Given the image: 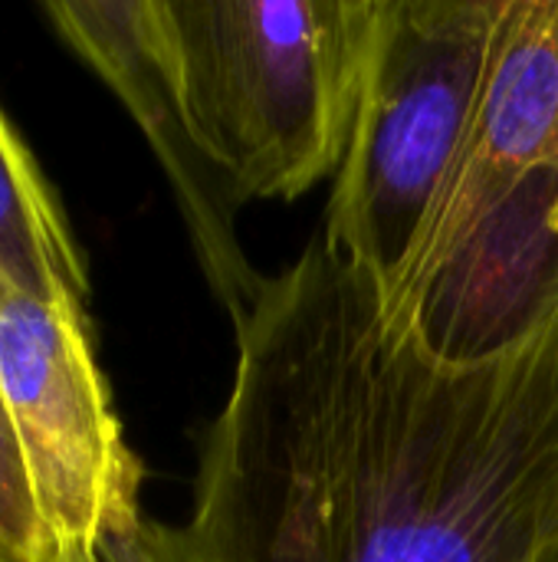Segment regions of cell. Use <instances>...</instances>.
I'll use <instances>...</instances> for the list:
<instances>
[{
    "instance_id": "8992f818",
    "label": "cell",
    "mask_w": 558,
    "mask_h": 562,
    "mask_svg": "<svg viewBox=\"0 0 558 562\" xmlns=\"http://www.w3.org/2000/svg\"><path fill=\"white\" fill-rule=\"evenodd\" d=\"M543 168H558V0H500L464 151L382 313H401L460 237Z\"/></svg>"
},
{
    "instance_id": "4fadbf2b",
    "label": "cell",
    "mask_w": 558,
    "mask_h": 562,
    "mask_svg": "<svg viewBox=\"0 0 558 562\" xmlns=\"http://www.w3.org/2000/svg\"><path fill=\"white\" fill-rule=\"evenodd\" d=\"M556 562H558V560H556Z\"/></svg>"
},
{
    "instance_id": "5b68a950",
    "label": "cell",
    "mask_w": 558,
    "mask_h": 562,
    "mask_svg": "<svg viewBox=\"0 0 558 562\" xmlns=\"http://www.w3.org/2000/svg\"><path fill=\"white\" fill-rule=\"evenodd\" d=\"M43 16L59 40L115 92L158 155L184 217L197 267L227 310L240 319L263 280L237 240V198L197 148L161 49L151 0H46Z\"/></svg>"
},
{
    "instance_id": "30bf717a",
    "label": "cell",
    "mask_w": 558,
    "mask_h": 562,
    "mask_svg": "<svg viewBox=\"0 0 558 562\" xmlns=\"http://www.w3.org/2000/svg\"><path fill=\"white\" fill-rule=\"evenodd\" d=\"M102 562H194L184 527H168L151 517H138L132 527L112 533L102 550Z\"/></svg>"
},
{
    "instance_id": "9c48e42d",
    "label": "cell",
    "mask_w": 558,
    "mask_h": 562,
    "mask_svg": "<svg viewBox=\"0 0 558 562\" xmlns=\"http://www.w3.org/2000/svg\"><path fill=\"white\" fill-rule=\"evenodd\" d=\"M0 543L16 562H36L39 557L36 514L3 405H0Z\"/></svg>"
},
{
    "instance_id": "7c38bea8",
    "label": "cell",
    "mask_w": 558,
    "mask_h": 562,
    "mask_svg": "<svg viewBox=\"0 0 558 562\" xmlns=\"http://www.w3.org/2000/svg\"><path fill=\"white\" fill-rule=\"evenodd\" d=\"M95 562H102V560H95Z\"/></svg>"
},
{
    "instance_id": "6da1fadb",
    "label": "cell",
    "mask_w": 558,
    "mask_h": 562,
    "mask_svg": "<svg viewBox=\"0 0 558 562\" xmlns=\"http://www.w3.org/2000/svg\"><path fill=\"white\" fill-rule=\"evenodd\" d=\"M194 562H556L558 313L451 366L316 234L234 319Z\"/></svg>"
},
{
    "instance_id": "52a82bcc",
    "label": "cell",
    "mask_w": 558,
    "mask_h": 562,
    "mask_svg": "<svg viewBox=\"0 0 558 562\" xmlns=\"http://www.w3.org/2000/svg\"><path fill=\"white\" fill-rule=\"evenodd\" d=\"M558 313V168L480 217L411 303L385 316L451 366L497 359Z\"/></svg>"
},
{
    "instance_id": "ba28073f",
    "label": "cell",
    "mask_w": 558,
    "mask_h": 562,
    "mask_svg": "<svg viewBox=\"0 0 558 562\" xmlns=\"http://www.w3.org/2000/svg\"><path fill=\"white\" fill-rule=\"evenodd\" d=\"M0 286L89 303L72 227L36 158L0 109Z\"/></svg>"
},
{
    "instance_id": "7a4b0ae2",
    "label": "cell",
    "mask_w": 558,
    "mask_h": 562,
    "mask_svg": "<svg viewBox=\"0 0 558 562\" xmlns=\"http://www.w3.org/2000/svg\"><path fill=\"white\" fill-rule=\"evenodd\" d=\"M184 122L237 204L335 175L375 0H151Z\"/></svg>"
},
{
    "instance_id": "8fae6325",
    "label": "cell",
    "mask_w": 558,
    "mask_h": 562,
    "mask_svg": "<svg viewBox=\"0 0 558 562\" xmlns=\"http://www.w3.org/2000/svg\"><path fill=\"white\" fill-rule=\"evenodd\" d=\"M0 562H16L10 553H7V550H3V543H0Z\"/></svg>"
},
{
    "instance_id": "277c9868",
    "label": "cell",
    "mask_w": 558,
    "mask_h": 562,
    "mask_svg": "<svg viewBox=\"0 0 558 562\" xmlns=\"http://www.w3.org/2000/svg\"><path fill=\"white\" fill-rule=\"evenodd\" d=\"M0 405L39 530L36 562H95L141 517V464L95 356L89 303L0 286Z\"/></svg>"
},
{
    "instance_id": "3957f363",
    "label": "cell",
    "mask_w": 558,
    "mask_h": 562,
    "mask_svg": "<svg viewBox=\"0 0 558 562\" xmlns=\"http://www.w3.org/2000/svg\"><path fill=\"white\" fill-rule=\"evenodd\" d=\"M500 0H375L352 135L322 237L395 296L464 151Z\"/></svg>"
}]
</instances>
